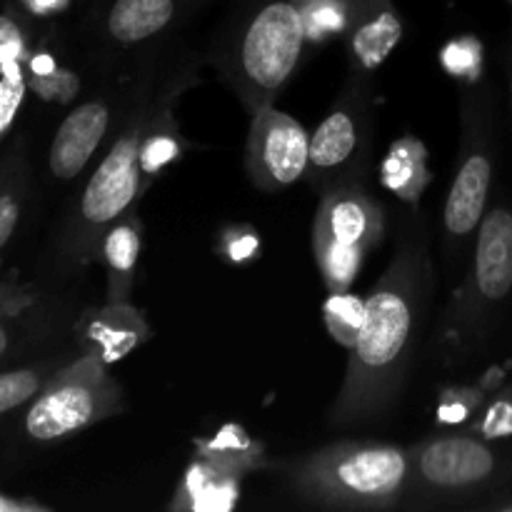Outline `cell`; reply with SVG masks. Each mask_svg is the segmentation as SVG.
I'll use <instances>...</instances> for the list:
<instances>
[{"label": "cell", "mask_w": 512, "mask_h": 512, "mask_svg": "<svg viewBox=\"0 0 512 512\" xmlns=\"http://www.w3.org/2000/svg\"><path fill=\"white\" fill-rule=\"evenodd\" d=\"M10 510H45L43 505H35V503H18V500H8L0 495V512H10Z\"/></svg>", "instance_id": "obj_32"}, {"label": "cell", "mask_w": 512, "mask_h": 512, "mask_svg": "<svg viewBox=\"0 0 512 512\" xmlns=\"http://www.w3.org/2000/svg\"><path fill=\"white\" fill-rule=\"evenodd\" d=\"M68 3L70 0H25V5L38 15H48V13H55V10H63Z\"/></svg>", "instance_id": "obj_31"}, {"label": "cell", "mask_w": 512, "mask_h": 512, "mask_svg": "<svg viewBox=\"0 0 512 512\" xmlns=\"http://www.w3.org/2000/svg\"><path fill=\"white\" fill-rule=\"evenodd\" d=\"M512 308V205L488 210L468 265L430 335L428 353L445 373L488 355Z\"/></svg>", "instance_id": "obj_3"}, {"label": "cell", "mask_w": 512, "mask_h": 512, "mask_svg": "<svg viewBox=\"0 0 512 512\" xmlns=\"http://www.w3.org/2000/svg\"><path fill=\"white\" fill-rule=\"evenodd\" d=\"M405 475L408 448L373 440H338L283 465L290 493L328 510L400 508Z\"/></svg>", "instance_id": "obj_5"}, {"label": "cell", "mask_w": 512, "mask_h": 512, "mask_svg": "<svg viewBox=\"0 0 512 512\" xmlns=\"http://www.w3.org/2000/svg\"><path fill=\"white\" fill-rule=\"evenodd\" d=\"M310 133L285 110L265 105L250 115L245 140V173L260 193H283L305 178Z\"/></svg>", "instance_id": "obj_12"}, {"label": "cell", "mask_w": 512, "mask_h": 512, "mask_svg": "<svg viewBox=\"0 0 512 512\" xmlns=\"http://www.w3.org/2000/svg\"><path fill=\"white\" fill-rule=\"evenodd\" d=\"M440 63L455 78H468L470 83H475L480 78V68H483V48L470 35L455 38L440 50Z\"/></svg>", "instance_id": "obj_24"}, {"label": "cell", "mask_w": 512, "mask_h": 512, "mask_svg": "<svg viewBox=\"0 0 512 512\" xmlns=\"http://www.w3.org/2000/svg\"><path fill=\"white\" fill-rule=\"evenodd\" d=\"M375 128V78L345 75L338 100L310 133L305 180L318 198L338 185L368 180L375 153Z\"/></svg>", "instance_id": "obj_10"}, {"label": "cell", "mask_w": 512, "mask_h": 512, "mask_svg": "<svg viewBox=\"0 0 512 512\" xmlns=\"http://www.w3.org/2000/svg\"><path fill=\"white\" fill-rule=\"evenodd\" d=\"M305 20V43L320 48L338 35L343 38L348 25L350 0H298Z\"/></svg>", "instance_id": "obj_20"}, {"label": "cell", "mask_w": 512, "mask_h": 512, "mask_svg": "<svg viewBox=\"0 0 512 512\" xmlns=\"http://www.w3.org/2000/svg\"><path fill=\"white\" fill-rule=\"evenodd\" d=\"M308 50L298 0H228L205 60L245 113L273 105Z\"/></svg>", "instance_id": "obj_2"}, {"label": "cell", "mask_w": 512, "mask_h": 512, "mask_svg": "<svg viewBox=\"0 0 512 512\" xmlns=\"http://www.w3.org/2000/svg\"><path fill=\"white\" fill-rule=\"evenodd\" d=\"M488 393L483 385H453L440 393L438 405H435V423L440 428H458V425L470 423L475 415L483 410Z\"/></svg>", "instance_id": "obj_22"}, {"label": "cell", "mask_w": 512, "mask_h": 512, "mask_svg": "<svg viewBox=\"0 0 512 512\" xmlns=\"http://www.w3.org/2000/svg\"><path fill=\"white\" fill-rule=\"evenodd\" d=\"M90 3H93V0H88V5H90Z\"/></svg>", "instance_id": "obj_37"}, {"label": "cell", "mask_w": 512, "mask_h": 512, "mask_svg": "<svg viewBox=\"0 0 512 512\" xmlns=\"http://www.w3.org/2000/svg\"><path fill=\"white\" fill-rule=\"evenodd\" d=\"M498 93L488 80L468 83L460 98V140L453 180L440 218V253L445 275L468 263L480 223L488 215L498 173Z\"/></svg>", "instance_id": "obj_6"}, {"label": "cell", "mask_w": 512, "mask_h": 512, "mask_svg": "<svg viewBox=\"0 0 512 512\" xmlns=\"http://www.w3.org/2000/svg\"><path fill=\"white\" fill-rule=\"evenodd\" d=\"M143 250V220L135 210L125 213L105 230L98 258L108 273V300H130Z\"/></svg>", "instance_id": "obj_16"}, {"label": "cell", "mask_w": 512, "mask_h": 512, "mask_svg": "<svg viewBox=\"0 0 512 512\" xmlns=\"http://www.w3.org/2000/svg\"><path fill=\"white\" fill-rule=\"evenodd\" d=\"M28 88H33L40 98L53 100V103H68L78 95L80 78L73 70H50V73H30Z\"/></svg>", "instance_id": "obj_27"}, {"label": "cell", "mask_w": 512, "mask_h": 512, "mask_svg": "<svg viewBox=\"0 0 512 512\" xmlns=\"http://www.w3.org/2000/svg\"><path fill=\"white\" fill-rule=\"evenodd\" d=\"M215 0H93L88 33L108 80L135 75L148 60L175 48L178 35Z\"/></svg>", "instance_id": "obj_8"}, {"label": "cell", "mask_w": 512, "mask_h": 512, "mask_svg": "<svg viewBox=\"0 0 512 512\" xmlns=\"http://www.w3.org/2000/svg\"><path fill=\"white\" fill-rule=\"evenodd\" d=\"M50 70H55V63L53 58H48V55H38V58H33V63H30V73H50Z\"/></svg>", "instance_id": "obj_33"}, {"label": "cell", "mask_w": 512, "mask_h": 512, "mask_svg": "<svg viewBox=\"0 0 512 512\" xmlns=\"http://www.w3.org/2000/svg\"><path fill=\"white\" fill-rule=\"evenodd\" d=\"M363 318L365 300H360L350 290H345V293H330L323 305V320L330 338L348 350H353L355 340H358L360 328H363Z\"/></svg>", "instance_id": "obj_21"}, {"label": "cell", "mask_w": 512, "mask_h": 512, "mask_svg": "<svg viewBox=\"0 0 512 512\" xmlns=\"http://www.w3.org/2000/svg\"><path fill=\"white\" fill-rule=\"evenodd\" d=\"M5 350H8V330L0 325V355H3Z\"/></svg>", "instance_id": "obj_35"}, {"label": "cell", "mask_w": 512, "mask_h": 512, "mask_svg": "<svg viewBox=\"0 0 512 512\" xmlns=\"http://www.w3.org/2000/svg\"><path fill=\"white\" fill-rule=\"evenodd\" d=\"M435 283L428 223L420 210H410L383 275L365 298L363 328L328 415L333 428H363L393 413L423 340Z\"/></svg>", "instance_id": "obj_1"}, {"label": "cell", "mask_w": 512, "mask_h": 512, "mask_svg": "<svg viewBox=\"0 0 512 512\" xmlns=\"http://www.w3.org/2000/svg\"><path fill=\"white\" fill-rule=\"evenodd\" d=\"M40 393V375L35 370H13L0 375V415L28 403Z\"/></svg>", "instance_id": "obj_26"}, {"label": "cell", "mask_w": 512, "mask_h": 512, "mask_svg": "<svg viewBox=\"0 0 512 512\" xmlns=\"http://www.w3.org/2000/svg\"><path fill=\"white\" fill-rule=\"evenodd\" d=\"M238 475L218 468L203 458H195L185 470L168 510L185 512H228L238 505L240 498Z\"/></svg>", "instance_id": "obj_17"}, {"label": "cell", "mask_w": 512, "mask_h": 512, "mask_svg": "<svg viewBox=\"0 0 512 512\" xmlns=\"http://www.w3.org/2000/svg\"><path fill=\"white\" fill-rule=\"evenodd\" d=\"M218 250L230 263H245L260 253V238L253 228H230L220 235Z\"/></svg>", "instance_id": "obj_28"}, {"label": "cell", "mask_w": 512, "mask_h": 512, "mask_svg": "<svg viewBox=\"0 0 512 512\" xmlns=\"http://www.w3.org/2000/svg\"><path fill=\"white\" fill-rule=\"evenodd\" d=\"M195 458H203L238 478H245L263 468L265 450L238 425H223L213 438H200L195 443Z\"/></svg>", "instance_id": "obj_19"}, {"label": "cell", "mask_w": 512, "mask_h": 512, "mask_svg": "<svg viewBox=\"0 0 512 512\" xmlns=\"http://www.w3.org/2000/svg\"><path fill=\"white\" fill-rule=\"evenodd\" d=\"M78 335L85 355H95L105 365H113L148 343L153 330L130 300H108L103 308L85 315Z\"/></svg>", "instance_id": "obj_15"}, {"label": "cell", "mask_w": 512, "mask_h": 512, "mask_svg": "<svg viewBox=\"0 0 512 512\" xmlns=\"http://www.w3.org/2000/svg\"><path fill=\"white\" fill-rule=\"evenodd\" d=\"M343 38L348 45V75L375 78L403 40V18L393 0H350Z\"/></svg>", "instance_id": "obj_14"}, {"label": "cell", "mask_w": 512, "mask_h": 512, "mask_svg": "<svg viewBox=\"0 0 512 512\" xmlns=\"http://www.w3.org/2000/svg\"><path fill=\"white\" fill-rule=\"evenodd\" d=\"M468 430L493 443L512 438V383L495 390L493 398L485 400L483 410L470 420Z\"/></svg>", "instance_id": "obj_23"}, {"label": "cell", "mask_w": 512, "mask_h": 512, "mask_svg": "<svg viewBox=\"0 0 512 512\" xmlns=\"http://www.w3.org/2000/svg\"><path fill=\"white\" fill-rule=\"evenodd\" d=\"M25 35L23 28L10 15H0V75L10 60H23Z\"/></svg>", "instance_id": "obj_29"}, {"label": "cell", "mask_w": 512, "mask_h": 512, "mask_svg": "<svg viewBox=\"0 0 512 512\" xmlns=\"http://www.w3.org/2000/svg\"><path fill=\"white\" fill-rule=\"evenodd\" d=\"M388 230L385 208L368 180L345 183L320 195L313 220V255L328 293L353 288L365 258Z\"/></svg>", "instance_id": "obj_9"}, {"label": "cell", "mask_w": 512, "mask_h": 512, "mask_svg": "<svg viewBox=\"0 0 512 512\" xmlns=\"http://www.w3.org/2000/svg\"><path fill=\"white\" fill-rule=\"evenodd\" d=\"M505 3H508V5H510V8H512V0H505Z\"/></svg>", "instance_id": "obj_36"}, {"label": "cell", "mask_w": 512, "mask_h": 512, "mask_svg": "<svg viewBox=\"0 0 512 512\" xmlns=\"http://www.w3.org/2000/svg\"><path fill=\"white\" fill-rule=\"evenodd\" d=\"M25 90H28V80L20 68V60H10L0 75V133H5L13 125L15 115L23 105Z\"/></svg>", "instance_id": "obj_25"}, {"label": "cell", "mask_w": 512, "mask_h": 512, "mask_svg": "<svg viewBox=\"0 0 512 512\" xmlns=\"http://www.w3.org/2000/svg\"><path fill=\"white\" fill-rule=\"evenodd\" d=\"M168 53L148 60L133 75L128 105L123 120L105 145L103 158L85 180L73 210V223L68 230V258L75 265H88L98 260L100 240L105 230L135 210L145 195L143 170H140V143L153 115L155 90Z\"/></svg>", "instance_id": "obj_4"}, {"label": "cell", "mask_w": 512, "mask_h": 512, "mask_svg": "<svg viewBox=\"0 0 512 512\" xmlns=\"http://www.w3.org/2000/svg\"><path fill=\"white\" fill-rule=\"evenodd\" d=\"M380 178L390 193L398 195L405 203L415 205L423 198L425 185L430 183L428 173V150L420 140L400 138L390 148L388 158L383 160Z\"/></svg>", "instance_id": "obj_18"}, {"label": "cell", "mask_w": 512, "mask_h": 512, "mask_svg": "<svg viewBox=\"0 0 512 512\" xmlns=\"http://www.w3.org/2000/svg\"><path fill=\"white\" fill-rule=\"evenodd\" d=\"M508 115H510V128H512V40H510V53H508Z\"/></svg>", "instance_id": "obj_34"}, {"label": "cell", "mask_w": 512, "mask_h": 512, "mask_svg": "<svg viewBox=\"0 0 512 512\" xmlns=\"http://www.w3.org/2000/svg\"><path fill=\"white\" fill-rule=\"evenodd\" d=\"M128 95L130 88H108L105 95L83 100L65 115L48 150V165L55 178H78L95 153L110 143L123 120Z\"/></svg>", "instance_id": "obj_13"}, {"label": "cell", "mask_w": 512, "mask_h": 512, "mask_svg": "<svg viewBox=\"0 0 512 512\" xmlns=\"http://www.w3.org/2000/svg\"><path fill=\"white\" fill-rule=\"evenodd\" d=\"M512 483V458L470 430L435 433L408 448L400 508L433 510L495 498Z\"/></svg>", "instance_id": "obj_7"}, {"label": "cell", "mask_w": 512, "mask_h": 512, "mask_svg": "<svg viewBox=\"0 0 512 512\" xmlns=\"http://www.w3.org/2000/svg\"><path fill=\"white\" fill-rule=\"evenodd\" d=\"M20 218V205L15 200V195L3 193L0 195V248L10 240V235L15 233V225Z\"/></svg>", "instance_id": "obj_30"}, {"label": "cell", "mask_w": 512, "mask_h": 512, "mask_svg": "<svg viewBox=\"0 0 512 512\" xmlns=\"http://www.w3.org/2000/svg\"><path fill=\"white\" fill-rule=\"evenodd\" d=\"M110 365L83 355L58 373L25 415V430L35 440H60L125 410L123 385L108 373Z\"/></svg>", "instance_id": "obj_11"}]
</instances>
